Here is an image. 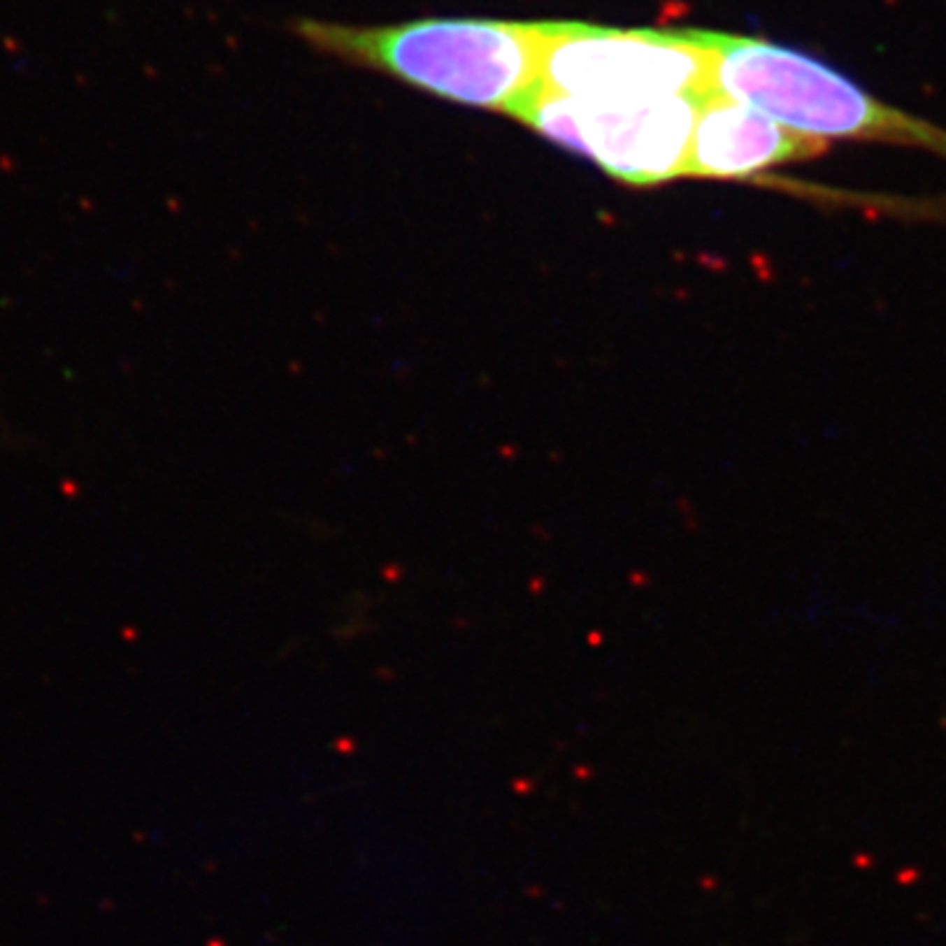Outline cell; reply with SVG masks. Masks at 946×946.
<instances>
[{
    "label": "cell",
    "instance_id": "cell-1",
    "mask_svg": "<svg viewBox=\"0 0 946 946\" xmlns=\"http://www.w3.org/2000/svg\"><path fill=\"white\" fill-rule=\"evenodd\" d=\"M315 50L442 100L508 113L542 85L539 22L418 19L392 27L294 24Z\"/></svg>",
    "mask_w": 946,
    "mask_h": 946
},
{
    "label": "cell",
    "instance_id": "cell-2",
    "mask_svg": "<svg viewBox=\"0 0 946 946\" xmlns=\"http://www.w3.org/2000/svg\"><path fill=\"white\" fill-rule=\"evenodd\" d=\"M710 92L752 106L815 140L883 142L946 161V129L870 95L857 79L802 48L750 34L707 32Z\"/></svg>",
    "mask_w": 946,
    "mask_h": 946
},
{
    "label": "cell",
    "instance_id": "cell-3",
    "mask_svg": "<svg viewBox=\"0 0 946 946\" xmlns=\"http://www.w3.org/2000/svg\"><path fill=\"white\" fill-rule=\"evenodd\" d=\"M539 74L578 100H657L707 95L712 48L699 29H618L539 22Z\"/></svg>",
    "mask_w": 946,
    "mask_h": 946
},
{
    "label": "cell",
    "instance_id": "cell-4",
    "mask_svg": "<svg viewBox=\"0 0 946 946\" xmlns=\"http://www.w3.org/2000/svg\"><path fill=\"white\" fill-rule=\"evenodd\" d=\"M702 98L578 100L539 85L510 110V119L592 161L620 185L644 189L686 174Z\"/></svg>",
    "mask_w": 946,
    "mask_h": 946
},
{
    "label": "cell",
    "instance_id": "cell-5",
    "mask_svg": "<svg viewBox=\"0 0 946 946\" xmlns=\"http://www.w3.org/2000/svg\"><path fill=\"white\" fill-rule=\"evenodd\" d=\"M831 142L789 129L762 110L707 92L694 124L686 174L718 182H752L771 169L812 161Z\"/></svg>",
    "mask_w": 946,
    "mask_h": 946
}]
</instances>
